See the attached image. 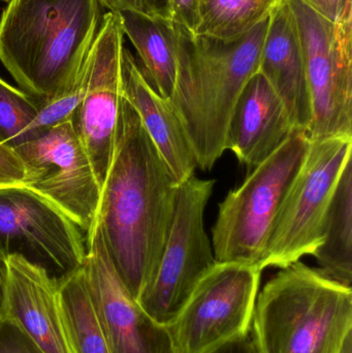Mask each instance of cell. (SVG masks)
<instances>
[{"label": "cell", "instance_id": "2e32d148", "mask_svg": "<svg viewBox=\"0 0 352 353\" xmlns=\"http://www.w3.org/2000/svg\"><path fill=\"white\" fill-rule=\"evenodd\" d=\"M258 72L280 97L295 130L308 134L311 99L297 19L289 0H282L270 17Z\"/></svg>", "mask_w": 352, "mask_h": 353}, {"label": "cell", "instance_id": "277c9868", "mask_svg": "<svg viewBox=\"0 0 352 353\" xmlns=\"http://www.w3.org/2000/svg\"><path fill=\"white\" fill-rule=\"evenodd\" d=\"M251 330L256 353H341L352 335L351 288L297 261L267 282Z\"/></svg>", "mask_w": 352, "mask_h": 353}, {"label": "cell", "instance_id": "ba28073f", "mask_svg": "<svg viewBox=\"0 0 352 353\" xmlns=\"http://www.w3.org/2000/svg\"><path fill=\"white\" fill-rule=\"evenodd\" d=\"M297 19L311 99L310 140L352 137V12L333 23L306 0H289Z\"/></svg>", "mask_w": 352, "mask_h": 353}, {"label": "cell", "instance_id": "52a82bcc", "mask_svg": "<svg viewBox=\"0 0 352 353\" xmlns=\"http://www.w3.org/2000/svg\"><path fill=\"white\" fill-rule=\"evenodd\" d=\"M352 159V137L311 140L301 168L275 217L260 268L283 269L322 242L327 212L345 165Z\"/></svg>", "mask_w": 352, "mask_h": 353}, {"label": "cell", "instance_id": "3957f363", "mask_svg": "<svg viewBox=\"0 0 352 353\" xmlns=\"http://www.w3.org/2000/svg\"><path fill=\"white\" fill-rule=\"evenodd\" d=\"M99 0H10L0 16V62L39 101L88 55L103 21Z\"/></svg>", "mask_w": 352, "mask_h": 353}, {"label": "cell", "instance_id": "f1b7e54d", "mask_svg": "<svg viewBox=\"0 0 352 353\" xmlns=\"http://www.w3.org/2000/svg\"><path fill=\"white\" fill-rule=\"evenodd\" d=\"M6 257L0 253V311L3 302L4 285H6Z\"/></svg>", "mask_w": 352, "mask_h": 353}, {"label": "cell", "instance_id": "4fadbf2b", "mask_svg": "<svg viewBox=\"0 0 352 353\" xmlns=\"http://www.w3.org/2000/svg\"><path fill=\"white\" fill-rule=\"evenodd\" d=\"M83 269L111 353H176L169 327L156 323L120 279L96 225L86 236Z\"/></svg>", "mask_w": 352, "mask_h": 353}, {"label": "cell", "instance_id": "484cf974", "mask_svg": "<svg viewBox=\"0 0 352 353\" xmlns=\"http://www.w3.org/2000/svg\"><path fill=\"white\" fill-rule=\"evenodd\" d=\"M172 21L196 35L200 26V0H172Z\"/></svg>", "mask_w": 352, "mask_h": 353}, {"label": "cell", "instance_id": "ac0fdd59", "mask_svg": "<svg viewBox=\"0 0 352 353\" xmlns=\"http://www.w3.org/2000/svg\"><path fill=\"white\" fill-rule=\"evenodd\" d=\"M124 35L140 58L149 84L163 99H171L177 77V50L173 21L134 12H119Z\"/></svg>", "mask_w": 352, "mask_h": 353}, {"label": "cell", "instance_id": "8fae6325", "mask_svg": "<svg viewBox=\"0 0 352 353\" xmlns=\"http://www.w3.org/2000/svg\"><path fill=\"white\" fill-rule=\"evenodd\" d=\"M0 253L22 255L60 278L86 257V236L60 211L26 187L0 188Z\"/></svg>", "mask_w": 352, "mask_h": 353}, {"label": "cell", "instance_id": "ffe728a7", "mask_svg": "<svg viewBox=\"0 0 352 353\" xmlns=\"http://www.w3.org/2000/svg\"><path fill=\"white\" fill-rule=\"evenodd\" d=\"M60 306L72 353H111L83 265L59 278Z\"/></svg>", "mask_w": 352, "mask_h": 353}, {"label": "cell", "instance_id": "9a60e30c", "mask_svg": "<svg viewBox=\"0 0 352 353\" xmlns=\"http://www.w3.org/2000/svg\"><path fill=\"white\" fill-rule=\"evenodd\" d=\"M282 101L270 83L256 72L234 108L225 149L252 169L279 148L295 132Z\"/></svg>", "mask_w": 352, "mask_h": 353}, {"label": "cell", "instance_id": "cb8c5ba5", "mask_svg": "<svg viewBox=\"0 0 352 353\" xmlns=\"http://www.w3.org/2000/svg\"><path fill=\"white\" fill-rule=\"evenodd\" d=\"M0 353H45L10 317L0 313Z\"/></svg>", "mask_w": 352, "mask_h": 353}, {"label": "cell", "instance_id": "8992f818", "mask_svg": "<svg viewBox=\"0 0 352 353\" xmlns=\"http://www.w3.org/2000/svg\"><path fill=\"white\" fill-rule=\"evenodd\" d=\"M214 184L215 180L194 175L178 185L161 259L136 300L165 327L176 321L198 284L216 265L204 218Z\"/></svg>", "mask_w": 352, "mask_h": 353}, {"label": "cell", "instance_id": "6da1fadb", "mask_svg": "<svg viewBox=\"0 0 352 353\" xmlns=\"http://www.w3.org/2000/svg\"><path fill=\"white\" fill-rule=\"evenodd\" d=\"M177 186L136 110L122 97L115 148L94 225L136 301L161 259Z\"/></svg>", "mask_w": 352, "mask_h": 353}, {"label": "cell", "instance_id": "f546056e", "mask_svg": "<svg viewBox=\"0 0 352 353\" xmlns=\"http://www.w3.org/2000/svg\"><path fill=\"white\" fill-rule=\"evenodd\" d=\"M341 353H352V335L347 338Z\"/></svg>", "mask_w": 352, "mask_h": 353}, {"label": "cell", "instance_id": "603a6c76", "mask_svg": "<svg viewBox=\"0 0 352 353\" xmlns=\"http://www.w3.org/2000/svg\"><path fill=\"white\" fill-rule=\"evenodd\" d=\"M35 176L12 147L0 143V188L27 187Z\"/></svg>", "mask_w": 352, "mask_h": 353}, {"label": "cell", "instance_id": "30bf717a", "mask_svg": "<svg viewBox=\"0 0 352 353\" xmlns=\"http://www.w3.org/2000/svg\"><path fill=\"white\" fill-rule=\"evenodd\" d=\"M14 149L37 174L26 188L63 212L86 236L96 221L101 187L72 117Z\"/></svg>", "mask_w": 352, "mask_h": 353}, {"label": "cell", "instance_id": "5bb4252c", "mask_svg": "<svg viewBox=\"0 0 352 353\" xmlns=\"http://www.w3.org/2000/svg\"><path fill=\"white\" fill-rule=\"evenodd\" d=\"M0 313L16 321L45 353H72L60 306L59 278L22 255L6 256Z\"/></svg>", "mask_w": 352, "mask_h": 353}, {"label": "cell", "instance_id": "4316f807", "mask_svg": "<svg viewBox=\"0 0 352 353\" xmlns=\"http://www.w3.org/2000/svg\"><path fill=\"white\" fill-rule=\"evenodd\" d=\"M316 12L333 23H338L352 12V0H306Z\"/></svg>", "mask_w": 352, "mask_h": 353}, {"label": "cell", "instance_id": "9c48e42d", "mask_svg": "<svg viewBox=\"0 0 352 353\" xmlns=\"http://www.w3.org/2000/svg\"><path fill=\"white\" fill-rule=\"evenodd\" d=\"M262 270L216 263L169 327L176 353H204L251 330Z\"/></svg>", "mask_w": 352, "mask_h": 353}, {"label": "cell", "instance_id": "5b68a950", "mask_svg": "<svg viewBox=\"0 0 352 353\" xmlns=\"http://www.w3.org/2000/svg\"><path fill=\"white\" fill-rule=\"evenodd\" d=\"M309 134L295 130L282 145L219 205L212 230L216 263L260 268L275 217L310 146Z\"/></svg>", "mask_w": 352, "mask_h": 353}, {"label": "cell", "instance_id": "d4e9b609", "mask_svg": "<svg viewBox=\"0 0 352 353\" xmlns=\"http://www.w3.org/2000/svg\"><path fill=\"white\" fill-rule=\"evenodd\" d=\"M112 12H134L152 18L172 21V0H99Z\"/></svg>", "mask_w": 352, "mask_h": 353}, {"label": "cell", "instance_id": "83f0119b", "mask_svg": "<svg viewBox=\"0 0 352 353\" xmlns=\"http://www.w3.org/2000/svg\"><path fill=\"white\" fill-rule=\"evenodd\" d=\"M204 353H256L251 335L238 336Z\"/></svg>", "mask_w": 352, "mask_h": 353}, {"label": "cell", "instance_id": "7402d4cb", "mask_svg": "<svg viewBox=\"0 0 352 353\" xmlns=\"http://www.w3.org/2000/svg\"><path fill=\"white\" fill-rule=\"evenodd\" d=\"M41 101L0 77V143L14 147L27 141V130L41 109Z\"/></svg>", "mask_w": 352, "mask_h": 353}, {"label": "cell", "instance_id": "d6986e66", "mask_svg": "<svg viewBox=\"0 0 352 353\" xmlns=\"http://www.w3.org/2000/svg\"><path fill=\"white\" fill-rule=\"evenodd\" d=\"M320 271L351 288L352 159L345 165L333 193L322 230V242L313 253Z\"/></svg>", "mask_w": 352, "mask_h": 353}, {"label": "cell", "instance_id": "7c38bea8", "mask_svg": "<svg viewBox=\"0 0 352 353\" xmlns=\"http://www.w3.org/2000/svg\"><path fill=\"white\" fill-rule=\"evenodd\" d=\"M124 31L119 12H105L91 48L90 68L74 130L103 188L115 148L122 97Z\"/></svg>", "mask_w": 352, "mask_h": 353}, {"label": "cell", "instance_id": "4dcf8cb0", "mask_svg": "<svg viewBox=\"0 0 352 353\" xmlns=\"http://www.w3.org/2000/svg\"><path fill=\"white\" fill-rule=\"evenodd\" d=\"M10 0H0V2H6V3H8V2H10Z\"/></svg>", "mask_w": 352, "mask_h": 353}, {"label": "cell", "instance_id": "7a4b0ae2", "mask_svg": "<svg viewBox=\"0 0 352 353\" xmlns=\"http://www.w3.org/2000/svg\"><path fill=\"white\" fill-rule=\"evenodd\" d=\"M269 20L231 43L191 34L173 22L177 77L167 101L202 171L212 170L227 150L231 114L244 87L258 72Z\"/></svg>", "mask_w": 352, "mask_h": 353}, {"label": "cell", "instance_id": "44dd1931", "mask_svg": "<svg viewBox=\"0 0 352 353\" xmlns=\"http://www.w3.org/2000/svg\"><path fill=\"white\" fill-rule=\"evenodd\" d=\"M282 0H200L196 35L231 43L272 16Z\"/></svg>", "mask_w": 352, "mask_h": 353}, {"label": "cell", "instance_id": "e0dca14e", "mask_svg": "<svg viewBox=\"0 0 352 353\" xmlns=\"http://www.w3.org/2000/svg\"><path fill=\"white\" fill-rule=\"evenodd\" d=\"M122 92L136 110L177 184L194 176L198 163L177 114L169 101L149 84L136 58L125 47L122 53Z\"/></svg>", "mask_w": 352, "mask_h": 353}]
</instances>
